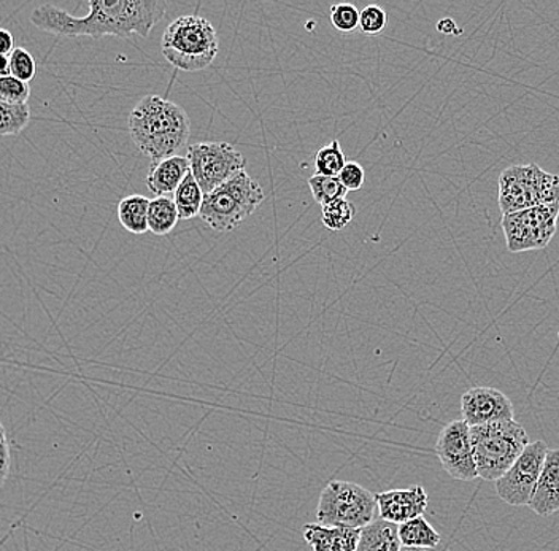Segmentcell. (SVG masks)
Segmentation results:
<instances>
[{"label": "cell", "mask_w": 559, "mask_h": 551, "mask_svg": "<svg viewBox=\"0 0 559 551\" xmlns=\"http://www.w3.org/2000/svg\"><path fill=\"white\" fill-rule=\"evenodd\" d=\"M86 16H73L59 7L45 3L31 13L37 29L59 37L114 36L129 38L138 34L148 38L157 21L166 15V2L159 0H90Z\"/></svg>", "instance_id": "cell-1"}, {"label": "cell", "mask_w": 559, "mask_h": 551, "mask_svg": "<svg viewBox=\"0 0 559 551\" xmlns=\"http://www.w3.org/2000/svg\"><path fill=\"white\" fill-rule=\"evenodd\" d=\"M128 124L132 141L152 166L178 156L190 141V117L166 97H143L129 115Z\"/></svg>", "instance_id": "cell-2"}, {"label": "cell", "mask_w": 559, "mask_h": 551, "mask_svg": "<svg viewBox=\"0 0 559 551\" xmlns=\"http://www.w3.org/2000/svg\"><path fill=\"white\" fill-rule=\"evenodd\" d=\"M218 34L210 21L198 15H185L173 21L164 31L160 51L164 58L185 72L210 68L218 56Z\"/></svg>", "instance_id": "cell-3"}, {"label": "cell", "mask_w": 559, "mask_h": 551, "mask_svg": "<svg viewBox=\"0 0 559 551\" xmlns=\"http://www.w3.org/2000/svg\"><path fill=\"white\" fill-rule=\"evenodd\" d=\"M471 439L478 479L487 481L501 479L531 444L526 429L515 420L471 428Z\"/></svg>", "instance_id": "cell-4"}, {"label": "cell", "mask_w": 559, "mask_h": 551, "mask_svg": "<svg viewBox=\"0 0 559 551\" xmlns=\"http://www.w3.org/2000/svg\"><path fill=\"white\" fill-rule=\"evenodd\" d=\"M264 199L261 184L243 170L212 193L205 194L199 216L215 231L230 232L245 218L253 215Z\"/></svg>", "instance_id": "cell-5"}, {"label": "cell", "mask_w": 559, "mask_h": 551, "mask_svg": "<svg viewBox=\"0 0 559 551\" xmlns=\"http://www.w3.org/2000/svg\"><path fill=\"white\" fill-rule=\"evenodd\" d=\"M498 201L502 216L558 204L559 176L545 172L537 164L507 167L499 177Z\"/></svg>", "instance_id": "cell-6"}, {"label": "cell", "mask_w": 559, "mask_h": 551, "mask_svg": "<svg viewBox=\"0 0 559 551\" xmlns=\"http://www.w3.org/2000/svg\"><path fill=\"white\" fill-rule=\"evenodd\" d=\"M376 494L361 484L331 481L320 494L317 522L334 528L362 529L376 519Z\"/></svg>", "instance_id": "cell-7"}, {"label": "cell", "mask_w": 559, "mask_h": 551, "mask_svg": "<svg viewBox=\"0 0 559 551\" xmlns=\"http://www.w3.org/2000/svg\"><path fill=\"white\" fill-rule=\"evenodd\" d=\"M558 218L559 202L502 216L507 250L524 253L545 249L557 233Z\"/></svg>", "instance_id": "cell-8"}, {"label": "cell", "mask_w": 559, "mask_h": 551, "mask_svg": "<svg viewBox=\"0 0 559 551\" xmlns=\"http://www.w3.org/2000/svg\"><path fill=\"white\" fill-rule=\"evenodd\" d=\"M191 173L209 194L245 170L242 153L227 142H201L188 148Z\"/></svg>", "instance_id": "cell-9"}, {"label": "cell", "mask_w": 559, "mask_h": 551, "mask_svg": "<svg viewBox=\"0 0 559 551\" xmlns=\"http://www.w3.org/2000/svg\"><path fill=\"white\" fill-rule=\"evenodd\" d=\"M548 450L545 442H531L504 476L495 481L496 493L506 504L513 507L530 504Z\"/></svg>", "instance_id": "cell-10"}, {"label": "cell", "mask_w": 559, "mask_h": 551, "mask_svg": "<svg viewBox=\"0 0 559 551\" xmlns=\"http://www.w3.org/2000/svg\"><path fill=\"white\" fill-rule=\"evenodd\" d=\"M436 455L443 470L457 481L478 479L472 450L471 427L464 420L450 421L440 431L436 442Z\"/></svg>", "instance_id": "cell-11"}, {"label": "cell", "mask_w": 559, "mask_h": 551, "mask_svg": "<svg viewBox=\"0 0 559 551\" xmlns=\"http://www.w3.org/2000/svg\"><path fill=\"white\" fill-rule=\"evenodd\" d=\"M461 415L471 428L515 420V409L509 396L488 386H475L463 394Z\"/></svg>", "instance_id": "cell-12"}, {"label": "cell", "mask_w": 559, "mask_h": 551, "mask_svg": "<svg viewBox=\"0 0 559 551\" xmlns=\"http://www.w3.org/2000/svg\"><path fill=\"white\" fill-rule=\"evenodd\" d=\"M377 508L384 522L402 525L425 515L429 498L421 484H414L404 490H390L376 494Z\"/></svg>", "instance_id": "cell-13"}, {"label": "cell", "mask_w": 559, "mask_h": 551, "mask_svg": "<svg viewBox=\"0 0 559 551\" xmlns=\"http://www.w3.org/2000/svg\"><path fill=\"white\" fill-rule=\"evenodd\" d=\"M527 507L539 516L559 512V448L548 450L536 490Z\"/></svg>", "instance_id": "cell-14"}, {"label": "cell", "mask_w": 559, "mask_h": 551, "mask_svg": "<svg viewBox=\"0 0 559 551\" xmlns=\"http://www.w3.org/2000/svg\"><path fill=\"white\" fill-rule=\"evenodd\" d=\"M361 529L334 528L310 523L304 528V539L313 551H356Z\"/></svg>", "instance_id": "cell-15"}, {"label": "cell", "mask_w": 559, "mask_h": 551, "mask_svg": "<svg viewBox=\"0 0 559 551\" xmlns=\"http://www.w3.org/2000/svg\"><path fill=\"white\" fill-rule=\"evenodd\" d=\"M191 172L190 160L183 156H173L153 164L148 177H146V187L150 188L156 197L175 194L185 177Z\"/></svg>", "instance_id": "cell-16"}, {"label": "cell", "mask_w": 559, "mask_h": 551, "mask_svg": "<svg viewBox=\"0 0 559 551\" xmlns=\"http://www.w3.org/2000/svg\"><path fill=\"white\" fill-rule=\"evenodd\" d=\"M402 543L397 525L384 522V519H373L370 525L361 529L358 547L356 551H401Z\"/></svg>", "instance_id": "cell-17"}, {"label": "cell", "mask_w": 559, "mask_h": 551, "mask_svg": "<svg viewBox=\"0 0 559 551\" xmlns=\"http://www.w3.org/2000/svg\"><path fill=\"white\" fill-rule=\"evenodd\" d=\"M397 532H400L402 547H408V549H437L442 539L425 516L402 523L397 526Z\"/></svg>", "instance_id": "cell-18"}, {"label": "cell", "mask_w": 559, "mask_h": 551, "mask_svg": "<svg viewBox=\"0 0 559 551\" xmlns=\"http://www.w3.org/2000/svg\"><path fill=\"white\" fill-rule=\"evenodd\" d=\"M150 199L132 194L118 204V219L122 228L131 233L148 232Z\"/></svg>", "instance_id": "cell-19"}, {"label": "cell", "mask_w": 559, "mask_h": 551, "mask_svg": "<svg viewBox=\"0 0 559 551\" xmlns=\"http://www.w3.org/2000/svg\"><path fill=\"white\" fill-rule=\"evenodd\" d=\"M180 221L177 205L173 199L160 196L150 202L148 231L155 236H167L174 231L177 223Z\"/></svg>", "instance_id": "cell-20"}, {"label": "cell", "mask_w": 559, "mask_h": 551, "mask_svg": "<svg viewBox=\"0 0 559 551\" xmlns=\"http://www.w3.org/2000/svg\"><path fill=\"white\" fill-rule=\"evenodd\" d=\"M174 202L177 205L180 219H192L201 214L204 193H202L201 187H199L191 172L185 177L178 190L175 191Z\"/></svg>", "instance_id": "cell-21"}, {"label": "cell", "mask_w": 559, "mask_h": 551, "mask_svg": "<svg viewBox=\"0 0 559 551\" xmlns=\"http://www.w3.org/2000/svg\"><path fill=\"white\" fill-rule=\"evenodd\" d=\"M29 121V104H13L0 97V135H17Z\"/></svg>", "instance_id": "cell-22"}, {"label": "cell", "mask_w": 559, "mask_h": 551, "mask_svg": "<svg viewBox=\"0 0 559 551\" xmlns=\"http://www.w3.org/2000/svg\"><path fill=\"white\" fill-rule=\"evenodd\" d=\"M345 164H347V158H345L344 149L338 141H332L330 145L318 149L317 156H314L317 176L338 177Z\"/></svg>", "instance_id": "cell-23"}, {"label": "cell", "mask_w": 559, "mask_h": 551, "mask_svg": "<svg viewBox=\"0 0 559 551\" xmlns=\"http://www.w3.org/2000/svg\"><path fill=\"white\" fill-rule=\"evenodd\" d=\"M321 208H323L321 221H323L324 228L331 232H338L347 228L356 215L355 204L347 201V197L338 199V201L331 202V204Z\"/></svg>", "instance_id": "cell-24"}, {"label": "cell", "mask_w": 559, "mask_h": 551, "mask_svg": "<svg viewBox=\"0 0 559 551\" xmlns=\"http://www.w3.org/2000/svg\"><path fill=\"white\" fill-rule=\"evenodd\" d=\"M309 187L314 201H317L321 207L331 204V202L338 201V199L347 197L348 193L344 184L338 180V177H323L314 173L313 177L309 178Z\"/></svg>", "instance_id": "cell-25"}, {"label": "cell", "mask_w": 559, "mask_h": 551, "mask_svg": "<svg viewBox=\"0 0 559 551\" xmlns=\"http://www.w3.org/2000/svg\"><path fill=\"white\" fill-rule=\"evenodd\" d=\"M359 12L352 3H335L331 7V23L338 33H353L359 27Z\"/></svg>", "instance_id": "cell-26"}, {"label": "cell", "mask_w": 559, "mask_h": 551, "mask_svg": "<svg viewBox=\"0 0 559 551\" xmlns=\"http://www.w3.org/2000/svg\"><path fill=\"white\" fill-rule=\"evenodd\" d=\"M10 59V75L16 76L21 82H33L35 73H37V64H35L34 56L24 48H15Z\"/></svg>", "instance_id": "cell-27"}, {"label": "cell", "mask_w": 559, "mask_h": 551, "mask_svg": "<svg viewBox=\"0 0 559 551\" xmlns=\"http://www.w3.org/2000/svg\"><path fill=\"white\" fill-rule=\"evenodd\" d=\"M0 97L13 104H27L31 97L29 83L21 82L16 76H0Z\"/></svg>", "instance_id": "cell-28"}, {"label": "cell", "mask_w": 559, "mask_h": 551, "mask_svg": "<svg viewBox=\"0 0 559 551\" xmlns=\"http://www.w3.org/2000/svg\"><path fill=\"white\" fill-rule=\"evenodd\" d=\"M386 12L379 5H367L359 15V29L369 36H377L386 27Z\"/></svg>", "instance_id": "cell-29"}, {"label": "cell", "mask_w": 559, "mask_h": 551, "mask_svg": "<svg viewBox=\"0 0 559 551\" xmlns=\"http://www.w3.org/2000/svg\"><path fill=\"white\" fill-rule=\"evenodd\" d=\"M338 180L344 184L345 190L359 191L365 187V169H362L361 164L355 163V160H353V163H347L345 164L344 169H342V172L338 173Z\"/></svg>", "instance_id": "cell-30"}, {"label": "cell", "mask_w": 559, "mask_h": 551, "mask_svg": "<svg viewBox=\"0 0 559 551\" xmlns=\"http://www.w3.org/2000/svg\"><path fill=\"white\" fill-rule=\"evenodd\" d=\"M10 463H12V455H10L9 438H7L5 428L0 421V488L9 479Z\"/></svg>", "instance_id": "cell-31"}, {"label": "cell", "mask_w": 559, "mask_h": 551, "mask_svg": "<svg viewBox=\"0 0 559 551\" xmlns=\"http://www.w3.org/2000/svg\"><path fill=\"white\" fill-rule=\"evenodd\" d=\"M15 50V38L7 29H0V55L10 56Z\"/></svg>", "instance_id": "cell-32"}, {"label": "cell", "mask_w": 559, "mask_h": 551, "mask_svg": "<svg viewBox=\"0 0 559 551\" xmlns=\"http://www.w3.org/2000/svg\"><path fill=\"white\" fill-rule=\"evenodd\" d=\"M437 31L439 33L443 34H461L463 31L457 29L456 23H454L453 20L445 19L440 20L439 23H437Z\"/></svg>", "instance_id": "cell-33"}, {"label": "cell", "mask_w": 559, "mask_h": 551, "mask_svg": "<svg viewBox=\"0 0 559 551\" xmlns=\"http://www.w3.org/2000/svg\"><path fill=\"white\" fill-rule=\"evenodd\" d=\"M10 75V59L9 56L0 55V76Z\"/></svg>", "instance_id": "cell-34"}, {"label": "cell", "mask_w": 559, "mask_h": 551, "mask_svg": "<svg viewBox=\"0 0 559 551\" xmlns=\"http://www.w3.org/2000/svg\"><path fill=\"white\" fill-rule=\"evenodd\" d=\"M401 551H426V550H419V549H408V547H402Z\"/></svg>", "instance_id": "cell-35"}]
</instances>
